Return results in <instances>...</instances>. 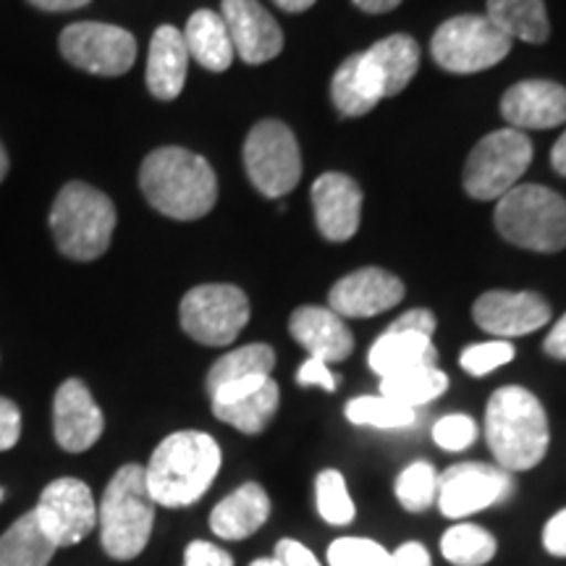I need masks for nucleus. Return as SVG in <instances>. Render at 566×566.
<instances>
[{
	"instance_id": "30",
	"label": "nucleus",
	"mask_w": 566,
	"mask_h": 566,
	"mask_svg": "<svg viewBox=\"0 0 566 566\" xmlns=\"http://www.w3.org/2000/svg\"><path fill=\"white\" fill-rule=\"evenodd\" d=\"M449 388V375L438 370L436 365L412 367L380 378V396L399 401L409 409H417L428 401H436Z\"/></svg>"
},
{
	"instance_id": "44",
	"label": "nucleus",
	"mask_w": 566,
	"mask_h": 566,
	"mask_svg": "<svg viewBox=\"0 0 566 566\" xmlns=\"http://www.w3.org/2000/svg\"><path fill=\"white\" fill-rule=\"evenodd\" d=\"M391 331H409V334H422L433 338L436 334V315L430 310H412V313H405L399 321L388 325Z\"/></svg>"
},
{
	"instance_id": "8",
	"label": "nucleus",
	"mask_w": 566,
	"mask_h": 566,
	"mask_svg": "<svg viewBox=\"0 0 566 566\" xmlns=\"http://www.w3.org/2000/svg\"><path fill=\"white\" fill-rule=\"evenodd\" d=\"M512 51V40L488 17L464 13L443 21L430 40L438 66L451 74H475L501 63Z\"/></svg>"
},
{
	"instance_id": "42",
	"label": "nucleus",
	"mask_w": 566,
	"mask_h": 566,
	"mask_svg": "<svg viewBox=\"0 0 566 566\" xmlns=\"http://www.w3.org/2000/svg\"><path fill=\"white\" fill-rule=\"evenodd\" d=\"M275 562L281 566H321L313 551L300 541H292V537H283L275 546Z\"/></svg>"
},
{
	"instance_id": "24",
	"label": "nucleus",
	"mask_w": 566,
	"mask_h": 566,
	"mask_svg": "<svg viewBox=\"0 0 566 566\" xmlns=\"http://www.w3.org/2000/svg\"><path fill=\"white\" fill-rule=\"evenodd\" d=\"M436 359L438 352L433 338L391 328L373 344L370 354H367V365H370V370L378 373L380 378L401 370H412V367L436 365Z\"/></svg>"
},
{
	"instance_id": "14",
	"label": "nucleus",
	"mask_w": 566,
	"mask_h": 566,
	"mask_svg": "<svg viewBox=\"0 0 566 566\" xmlns=\"http://www.w3.org/2000/svg\"><path fill=\"white\" fill-rule=\"evenodd\" d=\"M105 417L80 378L63 380L53 399V433L69 454H82L101 441Z\"/></svg>"
},
{
	"instance_id": "28",
	"label": "nucleus",
	"mask_w": 566,
	"mask_h": 566,
	"mask_svg": "<svg viewBox=\"0 0 566 566\" xmlns=\"http://www.w3.org/2000/svg\"><path fill=\"white\" fill-rule=\"evenodd\" d=\"M488 19L506 34L509 40H525L541 45L548 40L551 24L543 0H488Z\"/></svg>"
},
{
	"instance_id": "38",
	"label": "nucleus",
	"mask_w": 566,
	"mask_h": 566,
	"mask_svg": "<svg viewBox=\"0 0 566 566\" xmlns=\"http://www.w3.org/2000/svg\"><path fill=\"white\" fill-rule=\"evenodd\" d=\"M478 424L470 415H449L433 424V441L443 451H464L475 443Z\"/></svg>"
},
{
	"instance_id": "6",
	"label": "nucleus",
	"mask_w": 566,
	"mask_h": 566,
	"mask_svg": "<svg viewBox=\"0 0 566 566\" xmlns=\"http://www.w3.org/2000/svg\"><path fill=\"white\" fill-rule=\"evenodd\" d=\"M495 229L509 244L533 252H562L566 247V200L554 189L520 184L495 205Z\"/></svg>"
},
{
	"instance_id": "46",
	"label": "nucleus",
	"mask_w": 566,
	"mask_h": 566,
	"mask_svg": "<svg viewBox=\"0 0 566 566\" xmlns=\"http://www.w3.org/2000/svg\"><path fill=\"white\" fill-rule=\"evenodd\" d=\"M543 349H546L548 357L564 359L566 363V315L554 325V328H551L546 342H543Z\"/></svg>"
},
{
	"instance_id": "1",
	"label": "nucleus",
	"mask_w": 566,
	"mask_h": 566,
	"mask_svg": "<svg viewBox=\"0 0 566 566\" xmlns=\"http://www.w3.org/2000/svg\"><path fill=\"white\" fill-rule=\"evenodd\" d=\"M139 189L155 210L174 221H197L216 208L218 179L202 155L158 147L142 160Z\"/></svg>"
},
{
	"instance_id": "25",
	"label": "nucleus",
	"mask_w": 566,
	"mask_h": 566,
	"mask_svg": "<svg viewBox=\"0 0 566 566\" xmlns=\"http://www.w3.org/2000/svg\"><path fill=\"white\" fill-rule=\"evenodd\" d=\"M187 42L189 59H195L208 71H226L233 63V42L226 30L221 13L200 9L187 21V30L181 32Z\"/></svg>"
},
{
	"instance_id": "21",
	"label": "nucleus",
	"mask_w": 566,
	"mask_h": 566,
	"mask_svg": "<svg viewBox=\"0 0 566 566\" xmlns=\"http://www.w3.org/2000/svg\"><path fill=\"white\" fill-rule=\"evenodd\" d=\"M189 51L184 34L171 24H163L155 30L150 42V55H147L145 82L147 90L158 101H176L181 95L184 82H187Z\"/></svg>"
},
{
	"instance_id": "15",
	"label": "nucleus",
	"mask_w": 566,
	"mask_h": 566,
	"mask_svg": "<svg viewBox=\"0 0 566 566\" xmlns=\"http://www.w3.org/2000/svg\"><path fill=\"white\" fill-rule=\"evenodd\" d=\"M405 281L399 275L380 268H363L336 281L328 304L338 317H373L396 307L405 300Z\"/></svg>"
},
{
	"instance_id": "12",
	"label": "nucleus",
	"mask_w": 566,
	"mask_h": 566,
	"mask_svg": "<svg viewBox=\"0 0 566 566\" xmlns=\"http://www.w3.org/2000/svg\"><path fill=\"white\" fill-rule=\"evenodd\" d=\"M32 512L59 548L76 546L97 527L95 495L84 480L76 478H59L45 485Z\"/></svg>"
},
{
	"instance_id": "39",
	"label": "nucleus",
	"mask_w": 566,
	"mask_h": 566,
	"mask_svg": "<svg viewBox=\"0 0 566 566\" xmlns=\"http://www.w3.org/2000/svg\"><path fill=\"white\" fill-rule=\"evenodd\" d=\"M181 566H233V558L229 551L208 541H192L184 551Z\"/></svg>"
},
{
	"instance_id": "29",
	"label": "nucleus",
	"mask_w": 566,
	"mask_h": 566,
	"mask_svg": "<svg viewBox=\"0 0 566 566\" xmlns=\"http://www.w3.org/2000/svg\"><path fill=\"white\" fill-rule=\"evenodd\" d=\"M281 405V388L273 378H268L263 386H258L242 399L229 401V405H212V415L218 420L237 428L239 433L258 436L271 424Z\"/></svg>"
},
{
	"instance_id": "51",
	"label": "nucleus",
	"mask_w": 566,
	"mask_h": 566,
	"mask_svg": "<svg viewBox=\"0 0 566 566\" xmlns=\"http://www.w3.org/2000/svg\"><path fill=\"white\" fill-rule=\"evenodd\" d=\"M6 174H9V153H6L3 142H0V181L6 179Z\"/></svg>"
},
{
	"instance_id": "23",
	"label": "nucleus",
	"mask_w": 566,
	"mask_h": 566,
	"mask_svg": "<svg viewBox=\"0 0 566 566\" xmlns=\"http://www.w3.org/2000/svg\"><path fill=\"white\" fill-rule=\"evenodd\" d=\"M363 61L384 97L399 95L420 69V45L409 34H391L363 53Z\"/></svg>"
},
{
	"instance_id": "3",
	"label": "nucleus",
	"mask_w": 566,
	"mask_h": 566,
	"mask_svg": "<svg viewBox=\"0 0 566 566\" xmlns=\"http://www.w3.org/2000/svg\"><path fill=\"white\" fill-rule=\"evenodd\" d=\"M485 436L501 470H533L543 462L551 441L546 409L527 388H499L485 407Z\"/></svg>"
},
{
	"instance_id": "48",
	"label": "nucleus",
	"mask_w": 566,
	"mask_h": 566,
	"mask_svg": "<svg viewBox=\"0 0 566 566\" xmlns=\"http://www.w3.org/2000/svg\"><path fill=\"white\" fill-rule=\"evenodd\" d=\"M354 6L367 13H388L396 6H401V0H354Z\"/></svg>"
},
{
	"instance_id": "20",
	"label": "nucleus",
	"mask_w": 566,
	"mask_h": 566,
	"mask_svg": "<svg viewBox=\"0 0 566 566\" xmlns=\"http://www.w3.org/2000/svg\"><path fill=\"white\" fill-rule=\"evenodd\" d=\"M294 342H300L310 357L323 359L325 365L344 363L354 352V336L344 317L331 307H300L289 321Z\"/></svg>"
},
{
	"instance_id": "7",
	"label": "nucleus",
	"mask_w": 566,
	"mask_h": 566,
	"mask_svg": "<svg viewBox=\"0 0 566 566\" xmlns=\"http://www.w3.org/2000/svg\"><path fill=\"white\" fill-rule=\"evenodd\" d=\"M533 163V142L525 132L499 129L475 145L464 166V192L475 200H501Z\"/></svg>"
},
{
	"instance_id": "5",
	"label": "nucleus",
	"mask_w": 566,
	"mask_h": 566,
	"mask_svg": "<svg viewBox=\"0 0 566 566\" xmlns=\"http://www.w3.org/2000/svg\"><path fill=\"white\" fill-rule=\"evenodd\" d=\"M51 231L63 258L90 263L108 252L116 231L111 197L84 181H69L51 208Z\"/></svg>"
},
{
	"instance_id": "49",
	"label": "nucleus",
	"mask_w": 566,
	"mask_h": 566,
	"mask_svg": "<svg viewBox=\"0 0 566 566\" xmlns=\"http://www.w3.org/2000/svg\"><path fill=\"white\" fill-rule=\"evenodd\" d=\"M551 166L556 168V174H562L566 179V132L556 139L554 150H551Z\"/></svg>"
},
{
	"instance_id": "22",
	"label": "nucleus",
	"mask_w": 566,
	"mask_h": 566,
	"mask_svg": "<svg viewBox=\"0 0 566 566\" xmlns=\"http://www.w3.org/2000/svg\"><path fill=\"white\" fill-rule=\"evenodd\" d=\"M268 516H271V499L265 488L244 483L223 501H218V506L210 512V530L221 541H244L265 525Z\"/></svg>"
},
{
	"instance_id": "18",
	"label": "nucleus",
	"mask_w": 566,
	"mask_h": 566,
	"mask_svg": "<svg viewBox=\"0 0 566 566\" xmlns=\"http://www.w3.org/2000/svg\"><path fill=\"white\" fill-rule=\"evenodd\" d=\"M313 208L317 231L328 242H346L359 229L363 189L346 174H323L313 184Z\"/></svg>"
},
{
	"instance_id": "50",
	"label": "nucleus",
	"mask_w": 566,
	"mask_h": 566,
	"mask_svg": "<svg viewBox=\"0 0 566 566\" xmlns=\"http://www.w3.org/2000/svg\"><path fill=\"white\" fill-rule=\"evenodd\" d=\"M273 3L289 13H300V11H307L310 6H315V0H273Z\"/></svg>"
},
{
	"instance_id": "35",
	"label": "nucleus",
	"mask_w": 566,
	"mask_h": 566,
	"mask_svg": "<svg viewBox=\"0 0 566 566\" xmlns=\"http://www.w3.org/2000/svg\"><path fill=\"white\" fill-rule=\"evenodd\" d=\"M396 499L407 512L420 514L438 499V472L428 462H412L396 478Z\"/></svg>"
},
{
	"instance_id": "13",
	"label": "nucleus",
	"mask_w": 566,
	"mask_h": 566,
	"mask_svg": "<svg viewBox=\"0 0 566 566\" xmlns=\"http://www.w3.org/2000/svg\"><path fill=\"white\" fill-rule=\"evenodd\" d=\"M514 491L512 472L501 467L467 462L438 475V509L449 520H464L509 499Z\"/></svg>"
},
{
	"instance_id": "32",
	"label": "nucleus",
	"mask_w": 566,
	"mask_h": 566,
	"mask_svg": "<svg viewBox=\"0 0 566 566\" xmlns=\"http://www.w3.org/2000/svg\"><path fill=\"white\" fill-rule=\"evenodd\" d=\"M441 554L454 566H483L495 556V537L483 527L459 522L443 533Z\"/></svg>"
},
{
	"instance_id": "19",
	"label": "nucleus",
	"mask_w": 566,
	"mask_h": 566,
	"mask_svg": "<svg viewBox=\"0 0 566 566\" xmlns=\"http://www.w3.org/2000/svg\"><path fill=\"white\" fill-rule=\"evenodd\" d=\"M501 113L516 132L554 129L566 124V87L548 80L520 82L501 97Z\"/></svg>"
},
{
	"instance_id": "41",
	"label": "nucleus",
	"mask_w": 566,
	"mask_h": 566,
	"mask_svg": "<svg viewBox=\"0 0 566 566\" xmlns=\"http://www.w3.org/2000/svg\"><path fill=\"white\" fill-rule=\"evenodd\" d=\"M296 384L300 386H321L323 391H336V378L323 359L310 357L300 370H296Z\"/></svg>"
},
{
	"instance_id": "4",
	"label": "nucleus",
	"mask_w": 566,
	"mask_h": 566,
	"mask_svg": "<svg viewBox=\"0 0 566 566\" xmlns=\"http://www.w3.org/2000/svg\"><path fill=\"white\" fill-rule=\"evenodd\" d=\"M155 501L147 491L145 467L124 464L105 488L97 504L101 546L116 562H132L153 535Z\"/></svg>"
},
{
	"instance_id": "31",
	"label": "nucleus",
	"mask_w": 566,
	"mask_h": 566,
	"mask_svg": "<svg viewBox=\"0 0 566 566\" xmlns=\"http://www.w3.org/2000/svg\"><path fill=\"white\" fill-rule=\"evenodd\" d=\"M275 365V354L268 344H247L229 354H223L208 373V394L226 384L237 380L258 378V375H271Z\"/></svg>"
},
{
	"instance_id": "47",
	"label": "nucleus",
	"mask_w": 566,
	"mask_h": 566,
	"mask_svg": "<svg viewBox=\"0 0 566 566\" xmlns=\"http://www.w3.org/2000/svg\"><path fill=\"white\" fill-rule=\"evenodd\" d=\"M34 9L48 11V13H61V11H76L92 3V0H30Z\"/></svg>"
},
{
	"instance_id": "34",
	"label": "nucleus",
	"mask_w": 566,
	"mask_h": 566,
	"mask_svg": "<svg viewBox=\"0 0 566 566\" xmlns=\"http://www.w3.org/2000/svg\"><path fill=\"white\" fill-rule=\"evenodd\" d=\"M315 501H317V514L323 516L328 525L344 527L352 525L354 514V501L346 488V480L338 470H323L315 480Z\"/></svg>"
},
{
	"instance_id": "37",
	"label": "nucleus",
	"mask_w": 566,
	"mask_h": 566,
	"mask_svg": "<svg viewBox=\"0 0 566 566\" xmlns=\"http://www.w3.org/2000/svg\"><path fill=\"white\" fill-rule=\"evenodd\" d=\"M512 359L514 346L509 344L506 338H499V342L467 346L462 357H459V365H462L470 375H475V378H483V375L499 370L501 365H509Z\"/></svg>"
},
{
	"instance_id": "40",
	"label": "nucleus",
	"mask_w": 566,
	"mask_h": 566,
	"mask_svg": "<svg viewBox=\"0 0 566 566\" xmlns=\"http://www.w3.org/2000/svg\"><path fill=\"white\" fill-rule=\"evenodd\" d=\"M21 438V412L11 399L0 396V451H9Z\"/></svg>"
},
{
	"instance_id": "45",
	"label": "nucleus",
	"mask_w": 566,
	"mask_h": 566,
	"mask_svg": "<svg viewBox=\"0 0 566 566\" xmlns=\"http://www.w3.org/2000/svg\"><path fill=\"white\" fill-rule=\"evenodd\" d=\"M388 566H433V562L422 543H405L388 556Z\"/></svg>"
},
{
	"instance_id": "17",
	"label": "nucleus",
	"mask_w": 566,
	"mask_h": 566,
	"mask_svg": "<svg viewBox=\"0 0 566 566\" xmlns=\"http://www.w3.org/2000/svg\"><path fill=\"white\" fill-rule=\"evenodd\" d=\"M221 17L231 34L233 53L244 63H265L283 48V32L271 13L258 0H223Z\"/></svg>"
},
{
	"instance_id": "43",
	"label": "nucleus",
	"mask_w": 566,
	"mask_h": 566,
	"mask_svg": "<svg viewBox=\"0 0 566 566\" xmlns=\"http://www.w3.org/2000/svg\"><path fill=\"white\" fill-rule=\"evenodd\" d=\"M543 548L551 556L566 558V509L551 516L546 527H543Z\"/></svg>"
},
{
	"instance_id": "27",
	"label": "nucleus",
	"mask_w": 566,
	"mask_h": 566,
	"mask_svg": "<svg viewBox=\"0 0 566 566\" xmlns=\"http://www.w3.org/2000/svg\"><path fill=\"white\" fill-rule=\"evenodd\" d=\"M59 546L40 527L34 512L19 516L0 535V566H48Z\"/></svg>"
},
{
	"instance_id": "16",
	"label": "nucleus",
	"mask_w": 566,
	"mask_h": 566,
	"mask_svg": "<svg viewBox=\"0 0 566 566\" xmlns=\"http://www.w3.org/2000/svg\"><path fill=\"white\" fill-rule=\"evenodd\" d=\"M472 317L499 338L527 336L551 321V304L535 292H488L475 302Z\"/></svg>"
},
{
	"instance_id": "33",
	"label": "nucleus",
	"mask_w": 566,
	"mask_h": 566,
	"mask_svg": "<svg viewBox=\"0 0 566 566\" xmlns=\"http://www.w3.org/2000/svg\"><path fill=\"white\" fill-rule=\"evenodd\" d=\"M346 420L352 424H370V428H409L415 424L417 412L386 396H357L346 405Z\"/></svg>"
},
{
	"instance_id": "52",
	"label": "nucleus",
	"mask_w": 566,
	"mask_h": 566,
	"mask_svg": "<svg viewBox=\"0 0 566 566\" xmlns=\"http://www.w3.org/2000/svg\"><path fill=\"white\" fill-rule=\"evenodd\" d=\"M250 566H281V564L275 562V556H273V558H254Z\"/></svg>"
},
{
	"instance_id": "26",
	"label": "nucleus",
	"mask_w": 566,
	"mask_h": 566,
	"mask_svg": "<svg viewBox=\"0 0 566 566\" xmlns=\"http://www.w3.org/2000/svg\"><path fill=\"white\" fill-rule=\"evenodd\" d=\"M331 97H334L336 108L352 118L365 116V113H370L375 105L384 101V92H380L378 82L367 71L363 53L349 55L336 69L334 82H331Z\"/></svg>"
},
{
	"instance_id": "11",
	"label": "nucleus",
	"mask_w": 566,
	"mask_h": 566,
	"mask_svg": "<svg viewBox=\"0 0 566 566\" xmlns=\"http://www.w3.org/2000/svg\"><path fill=\"white\" fill-rule=\"evenodd\" d=\"M61 55L71 66L97 76H122L137 61V40L122 27L76 21L59 38Z\"/></svg>"
},
{
	"instance_id": "2",
	"label": "nucleus",
	"mask_w": 566,
	"mask_h": 566,
	"mask_svg": "<svg viewBox=\"0 0 566 566\" xmlns=\"http://www.w3.org/2000/svg\"><path fill=\"white\" fill-rule=\"evenodd\" d=\"M221 470V446L200 430H181L163 438L145 467L147 491L155 506H192L208 493Z\"/></svg>"
},
{
	"instance_id": "9",
	"label": "nucleus",
	"mask_w": 566,
	"mask_h": 566,
	"mask_svg": "<svg viewBox=\"0 0 566 566\" xmlns=\"http://www.w3.org/2000/svg\"><path fill=\"white\" fill-rule=\"evenodd\" d=\"M184 334L205 346H229L250 323V300L231 283H202L181 300Z\"/></svg>"
},
{
	"instance_id": "10",
	"label": "nucleus",
	"mask_w": 566,
	"mask_h": 566,
	"mask_svg": "<svg viewBox=\"0 0 566 566\" xmlns=\"http://www.w3.org/2000/svg\"><path fill=\"white\" fill-rule=\"evenodd\" d=\"M244 168L260 195L279 200L302 179V153L294 132L286 124L260 122L244 142Z\"/></svg>"
},
{
	"instance_id": "36",
	"label": "nucleus",
	"mask_w": 566,
	"mask_h": 566,
	"mask_svg": "<svg viewBox=\"0 0 566 566\" xmlns=\"http://www.w3.org/2000/svg\"><path fill=\"white\" fill-rule=\"evenodd\" d=\"M388 551L370 537H338L328 548L331 566H388Z\"/></svg>"
}]
</instances>
